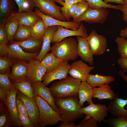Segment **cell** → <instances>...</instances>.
<instances>
[{"instance_id":"1","label":"cell","mask_w":127,"mask_h":127,"mask_svg":"<svg viewBox=\"0 0 127 127\" xmlns=\"http://www.w3.org/2000/svg\"><path fill=\"white\" fill-rule=\"evenodd\" d=\"M78 96L67 98L55 99V104L61 113L63 122H73L82 118L84 114L81 111L82 107L79 103Z\"/></svg>"},{"instance_id":"2","label":"cell","mask_w":127,"mask_h":127,"mask_svg":"<svg viewBox=\"0 0 127 127\" xmlns=\"http://www.w3.org/2000/svg\"><path fill=\"white\" fill-rule=\"evenodd\" d=\"M81 82L80 79L70 75L54 83L49 88L55 99L78 96Z\"/></svg>"},{"instance_id":"3","label":"cell","mask_w":127,"mask_h":127,"mask_svg":"<svg viewBox=\"0 0 127 127\" xmlns=\"http://www.w3.org/2000/svg\"><path fill=\"white\" fill-rule=\"evenodd\" d=\"M77 40L70 37L60 42L54 43L51 50L56 56L64 62L73 61L77 58Z\"/></svg>"},{"instance_id":"4","label":"cell","mask_w":127,"mask_h":127,"mask_svg":"<svg viewBox=\"0 0 127 127\" xmlns=\"http://www.w3.org/2000/svg\"><path fill=\"white\" fill-rule=\"evenodd\" d=\"M39 109V127L56 125L60 121H63L61 115L55 111L44 100L38 96H34Z\"/></svg>"},{"instance_id":"5","label":"cell","mask_w":127,"mask_h":127,"mask_svg":"<svg viewBox=\"0 0 127 127\" xmlns=\"http://www.w3.org/2000/svg\"><path fill=\"white\" fill-rule=\"evenodd\" d=\"M109 13L107 8L102 7L93 8H89L82 15L77 18L75 22L84 21L88 24H102L107 20Z\"/></svg>"},{"instance_id":"6","label":"cell","mask_w":127,"mask_h":127,"mask_svg":"<svg viewBox=\"0 0 127 127\" xmlns=\"http://www.w3.org/2000/svg\"><path fill=\"white\" fill-rule=\"evenodd\" d=\"M35 7L43 14L56 19L67 20L60 11L61 7L56 5L53 0H33Z\"/></svg>"},{"instance_id":"7","label":"cell","mask_w":127,"mask_h":127,"mask_svg":"<svg viewBox=\"0 0 127 127\" xmlns=\"http://www.w3.org/2000/svg\"><path fill=\"white\" fill-rule=\"evenodd\" d=\"M8 77L12 82L18 83L28 80V62L15 59L11 66Z\"/></svg>"},{"instance_id":"8","label":"cell","mask_w":127,"mask_h":127,"mask_svg":"<svg viewBox=\"0 0 127 127\" xmlns=\"http://www.w3.org/2000/svg\"><path fill=\"white\" fill-rule=\"evenodd\" d=\"M86 38L93 55L100 56L105 52L107 41L104 36L98 34L93 29Z\"/></svg>"},{"instance_id":"9","label":"cell","mask_w":127,"mask_h":127,"mask_svg":"<svg viewBox=\"0 0 127 127\" xmlns=\"http://www.w3.org/2000/svg\"><path fill=\"white\" fill-rule=\"evenodd\" d=\"M87 31V28L82 22L80 23L79 29L76 30H69L62 26H58L53 34L51 43L58 42L66 38L72 36H79L86 38L88 35Z\"/></svg>"},{"instance_id":"10","label":"cell","mask_w":127,"mask_h":127,"mask_svg":"<svg viewBox=\"0 0 127 127\" xmlns=\"http://www.w3.org/2000/svg\"><path fill=\"white\" fill-rule=\"evenodd\" d=\"M18 91L13 86L10 90L7 91L8 97L5 105L9 111L12 127H23L19 117L16 106V99Z\"/></svg>"},{"instance_id":"11","label":"cell","mask_w":127,"mask_h":127,"mask_svg":"<svg viewBox=\"0 0 127 127\" xmlns=\"http://www.w3.org/2000/svg\"><path fill=\"white\" fill-rule=\"evenodd\" d=\"M81 112L84 114L88 115L99 123L105 120L108 114V108L104 104H95L92 101L88 106L82 107Z\"/></svg>"},{"instance_id":"12","label":"cell","mask_w":127,"mask_h":127,"mask_svg":"<svg viewBox=\"0 0 127 127\" xmlns=\"http://www.w3.org/2000/svg\"><path fill=\"white\" fill-rule=\"evenodd\" d=\"M34 96H38L46 102L59 115L61 113L56 106L55 99L52 94L49 88L44 85L41 82L32 84Z\"/></svg>"},{"instance_id":"13","label":"cell","mask_w":127,"mask_h":127,"mask_svg":"<svg viewBox=\"0 0 127 127\" xmlns=\"http://www.w3.org/2000/svg\"><path fill=\"white\" fill-rule=\"evenodd\" d=\"M39 16L43 20L46 29L51 26H60L67 29L76 30L80 27V23L72 21H64L54 18L42 13L36 7L34 12Z\"/></svg>"},{"instance_id":"14","label":"cell","mask_w":127,"mask_h":127,"mask_svg":"<svg viewBox=\"0 0 127 127\" xmlns=\"http://www.w3.org/2000/svg\"><path fill=\"white\" fill-rule=\"evenodd\" d=\"M94 68L89 66L81 60L75 61L71 65L68 73L72 77L85 81L89 74L90 72Z\"/></svg>"},{"instance_id":"15","label":"cell","mask_w":127,"mask_h":127,"mask_svg":"<svg viewBox=\"0 0 127 127\" xmlns=\"http://www.w3.org/2000/svg\"><path fill=\"white\" fill-rule=\"evenodd\" d=\"M17 95L24 102L29 117L34 123L35 127H39L38 121L40 113L35 99L28 97L19 91Z\"/></svg>"},{"instance_id":"16","label":"cell","mask_w":127,"mask_h":127,"mask_svg":"<svg viewBox=\"0 0 127 127\" xmlns=\"http://www.w3.org/2000/svg\"><path fill=\"white\" fill-rule=\"evenodd\" d=\"M29 70L28 80L32 84L41 82L42 77L46 72V68L40 62L36 59L28 61Z\"/></svg>"},{"instance_id":"17","label":"cell","mask_w":127,"mask_h":127,"mask_svg":"<svg viewBox=\"0 0 127 127\" xmlns=\"http://www.w3.org/2000/svg\"><path fill=\"white\" fill-rule=\"evenodd\" d=\"M68 61L63 62L61 65L53 71L45 73L43 76L42 80L43 84L47 86L52 81L57 79L61 80L67 76L70 68V65Z\"/></svg>"},{"instance_id":"18","label":"cell","mask_w":127,"mask_h":127,"mask_svg":"<svg viewBox=\"0 0 127 127\" xmlns=\"http://www.w3.org/2000/svg\"><path fill=\"white\" fill-rule=\"evenodd\" d=\"M78 42L77 53L83 61L92 65L93 63V55L86 38L77 36Z\"/></svg>"},{"instance_id":"19","label":"cell","mask_w":127,"mask_h":127,"mask_svg":"<svg viewBox=\"0 0 127 127\" xmlns=\"http://www.w3.org/2000/svg\"><path fill=\"white\" fill-rule=\"evenodd\" d=\"M127 104V99L119 98L117 94L114 99L108 104L107 107L108 112L115 117H127V110L124 108Z\"/></svg>"},{"instance_id":"20","label":"cell","mask_w":127,"mask_h":127,"mask_svg":"<svg viewBox=\"0 0 127 127\" xmlns=\"http://www.w3.org/2000/svg\"><path fill=\"white\" fill-rule=\"evenodd\" d=\"M58 26H53L47 28L43 37V43L40 51L36 59L41 62L51 50L50 43L53 34L57 30Z\"/></svg>"},{"instance_id":"21","label":"cell","mask_w":127,"mask_h":127,"mask_svg":"<svg viewBox=\"0 0 127 127\" xmlns=\"http://www.w3.org/2000/svg\"><path fill=\"white\" fill-rule=\"evenodd\" d=\"M9 48L8 56L13 58L28 62L35 59L40 51L35 53H29L24 52L19 45L9 42L8 45Z\"/></svg>"},{"instance_id":"22","label":"cell","mask_w":127,"mask_h":127,"mask_svg":"<svg viewBox=\"0 0 127 127\" xmlns=\"http://www.w3.org/2000/svg\"><path fill=\"white\" fill-rule=\"evenodd\" d=\"M10 43L19 45L25 52L29 53H35L40 51L43 41L31 36L27 40L19 41H13Z\"/></svg>"},{"instance_id":"23","label":"cell","mask_w":127,"mask_h":127,"mask_svg":"<svg viewBox=\"0 0 127 127\" xmlns=\"http://www.w3.org/2000/svg\"><path fill=\"white\" fill-rule=\"evenodd\" d=\"M93 88L86 81L81 83L78 91L79 103L81 107H83L84 103L86 101L89 104L92 101V98Z\"/></svg>"},{"instance_id":"24","label":"cell","mask_w":127,"mask_h":127,"mask_svg":"<svg viewBox=\"0 0 127 127\" xmlns=\"http://www.w3.org/2000/svg\"><path fill=\"white\" fill-rule=\"evenodd\" d=\"M13 14L18 20L19 25H24L31 26L41 18L34 12L32 11L16 12L13 11Z\"/></svg>"},{"instance_id":"25","label":"cell","mask_w":127,"mask_h":127,"mask_svg":"<svg viewBox=\"0 0 127 127\" xmlns=\"http://www.w3.org/2000/svg\"><path fill=\"white\" fill-rule=\"evenodd\" d=\"M13 12L6 19L3 23L1 24L4 25L9 42L14 41L15 35L19 25L18 20L14 15Z\"/></svg>"},{"instance_id":"26","label":"cell","mask_w":127,"mask_h":127,"mask_svg":"<svg viewBox=\"0 0 127 127\" xmlns=\"http://www.w3.org/2000/svg\"><path fill=\"white\" fill-rule=\"evenodd\" d=\"M116 95L108 84H105L98 87L93 88L92 98H96L99 100L108 99L113 100Z\"/></svg>"},{"instance_id":"27","label":"cell","mask_w":127,"mask_h":127,"mask_svg":"<svg viewBox=\"0 0 127 127\" xmlns=\"http://www.w3.org/2000/svg\"><path fill=\"white\" fill-rule=\"evenodd\" d=\"M63 62L52 52L48 53L40 62L42 65L46 69V73L53 71L59 67Z\"/></svg>"},{"instance_id":"28","label":"cell","mask_w":127,"mask_h":127,"mask_svg":"<svg viewBox=\"0 0 127 127\" xmlns=\"http://www.w3.org/2000/svg\"><path fill=\"white\" fill-rule=\"evenodd\" d=\"M115 80L114 78L111 75L106 76L89 74L86 81L93 88L101 87L105 84H110Z\"/></svg>"},{"instance_id":"29","label":"cell","mask_w":127,"mask_h":127,"mask_svg":"<svg viewBox=\"0 0 127 127\" xmlns=\"http://www.w3.org/2000/svg\"><path fill=\"white\" fill-rule=\"evenodd\" d=\"M16 4L15 0H0V24L3 23L13 11Z\"/></svg>"},{"instance_id":"30","label":"cell","mask_w":127,"mask_h":127,"mask_svg":"<svg viewBox=\"0 0 127 127\" xmlns=\"http://www.w3.org/2000/svg\"><path fill=\"white\" fill-rule=\"evenodd\" d=\"M30 27L32 36L43 41L46 29L42 19L37 20Z\"/></svg>"},{"instance_id":"31","label":"cell","mask_w":127,"mask_h":127,"mask_svg":"<svg viewBox=\"0 0 127 127\" xmlns=\"http://www.w3.org/2000/svg\"><path fill=\"white\" fill-rule=\"evenodd\" d=\"M12 83L18 91L28 97L34 98L32 84L29 81Z\"/></svg>"},{"instance_id":"32","label":"cell","mask_w":127,"mask_h":127,"mask_svg":"<svg viewBox=\"0 0 127 127\" xmlns=\"http://www.w3.org/2000/svg\"><path fill=\"white\" fill-rule=\"evenodd\" d=\"M31 36L30 26L19 25L15 35L14 40L16 41H22L28 39Z\"/></svg>"},{"instance_id":"33","label":"cell","mask_w":127,"mask_h":127,"mask_svg":"<svg viewBox=\"0 0 127 127\" xmlns=\"http://www.w3.org/2000/svg\"><path fill=\"white\" fill-rule=\"evenodd\" d=\"M12 127L10 114L7 107L4 104L0 103V127Z\"/></svg>"},{"instance_id":"34","label":"cell","mask_w":127,"mask_h":127,"mask_svg":"<svg viewBox=\"0 0 127 127\" xmlns=\"http://www.w3.org/2000/svg\"><path fill=\"white\" fill-rule=\"evenodd\" d=\"M15 59L9 56L0 57V72L8 73L11 72L10 67Z\"/></svg>"},{"instance_id":"35","label":"cell","mask_w":127,"mask_h":127,"mask_svg":"<svg viewBox=\"0 0 127 127\" xmlns=\"http://www.w3.org/2000/svg\"><path fill=\"white\" fill-rule=\"evenodd\" d=\"M115 42L120 57L127 58V39L125 38L119 37L116 38Z\"/></svg>"},{"instance_id":"36","label":"cell","mask_w":127,"mask_h":127,"mask_svg":"<svg viewBox=\"0 0 127 127\" xmlns=\"http://www.w3.org/2000/svg\"><path fill=\"white\" fill-rule=\"evenodd\" d=\"M15 0L18 7V12L31 11L35 7L33 0Z\"/></svg>"},{"instance_id":"37","label":"cell","mask_w":127,"mask_h":127,"mask_svg":"<svg viewBox=\"0 0 127 127\" xmlns=\"http://www.w3.org/2000/svg\"><path fill=\"white\" fill-rule=\"evenodd\" d=\"M114 127H127V116H120L104 121Z\"/></svg>"},{"instance_id":"38","label":"cell","mask_w":127,"mask_h":127,"mask_svg":"<svg viewBox=\"0 0 127 127\" xmlns=\"http://www.w3.org/2000/svg\"><path fill=\"white\" fill-rule=\"evenodd\" d=\"M89 8L88 3L85 0L78 3L73 17V21L75 22L76 19L83 14Z\"/></svg>"},{"instance_id":"39","label":"cell","mask_w":127,"mask_h":127,"mask_svg":"<svg viewBox=\"0 0 127 127\" xmlns=\"http://www.w3.org/2000/svg\"><path fill=\"white\" fill-rule=\"evenodd\" d=\"M88 3L90 8H96L102 7L110 8L117 10L116 5L106 4L103 0H84Z\"/></svg>"},{"instance_id":"40","label":"cell","mask_w":127,"mask_h":127,"mask_svg":"<svg viewBox=\"0 0 127 127\" xmlns=\"http://www.w3.org/2000/svg\"><path fill=\"white\" fill-rule=\"evenodd\" d=\"M8 74H0V88L7 91L10 90L13 87L12 82L10 80Z\"/></svg>"},{"instance_id":"41","label":"cell","mask_w":127,"mask_h":127,"mask_svg":"<svg viewBox=\"0 0 127 127\" xmlns=\"http://www.w3.org/2000/svg\"><path fill=\"white\" fill-rule=\"evenodd\" d=\"M97 122L90 116L86 115L84 118L76 125V127H97Z\"/></svg>"},{"instance_id":"42","label":"cell","mask_w":127,"mask_h":127,"mask_svg":"<svg viewBox=\"0 0 127 127\" xmlns=\"http://www.w3.org/2000/svg\"><path fill=\"white\" fill-rule=\"evenodd\" d=\"M78 3H75L71 5L70 8L68 9L64 7H61V11L67 21H70V19L73 17Z\"/></svg>"},{"instance_id":"43","label":"cell","mask_w":127,"mask_h":127,"mask_svg":"<svg viewBox=\"0 0 127 127\" xmlns=\"http://www.w3.org/2000/svg\"><path fill=\"white\" fill-rule=\"evenodd\" d=\"M16 103L18 114L25 115L29 117L25 105L22 100L16 95Z\"/></svg>"},{"instance_id":"44","label":"cell","mask_w":127,"mask_h":127,"mask_svg":"<svg viewBox=\"0 0 127 127\" xmlns=\"http://www.w3.org/2000/svg\"><path fill=\"white\" fill-rule=\"evenodd\" d=\"M18 116L23 127H35L34 123L28 116L24 114H18Z\"/></svg>"},{"instance_id":"45","label":"cell","mask_w":127,"mask_h":127,"mask_svg":"<svg viewBox=\"0 0 127 127\" xmlns=\"http://www.w3.org/2000/svg\"><path fill=\"white\" fill-rule=\"evenodd\" d=\"M9 42L7 34L4 25H0V44H7Z\"/></svg>"},{"instance_id":"46","label":"cell","mask_w":127,"mask_h":127,"mask_svg":"<svg viewBox=\"0 0 127 127\" xmlns=\"http://www.w3.org/2000/svg\"><path fill=\"white\" fill-rule=\"evenodd\" d=\"M117 63L122 70L127 73V58L120 57L117 60Z\"/></svg>"},{"instance_id":"47","label":"cell","mask_w":127,"mask_h":127,"mask_svg":"<svg viewBox=\"0 0 127 127\" xmlns=\"http://www.w3.org/2000/svg\"><path fill=\"white\" fill-rule=\"evenodd\" d=\"M117 10H119L123 12V20L127 24V5L122 4L116 5Z\"/></svg>"},{"instance_id":"48","label":"cell","mask_w":127,"mask_h":127,"mask_svg":"<svg viewBox=\"0 0 127 127\" xmlns=\"http://www.w3.org/2000/svg\"><path fill=\"white\" fill-rule=\"evenodd\" d=\"M9 48L8 45L0 44V57L8 56Z\"/></svg>"},{"instance_id":"49","label":"cell","mask_w":127,"mask_h":127,"mask_svg":"<svg viewBox=\"0 0 127 127\" xmlns=\"http://www.w3.org/2000/svg\"><path fill=\"white\" fill-rule=\"evenodd\" d=\"M7 97V91L3 88H0V102L5 105Z\"/></svg>"},{"instance_id":"50","label":"cell","mask_w":127,"mask_h":127,"mask_svg":"<svg viewBox=\"0 0 127 127\" xmlns=\"http://www.w3.org/2000/svg\"><path fill=\"white\" fill-rule=\"evenodd\" d=\"M75 125V123L72 122L68 123L62 121L60 125L58 127H76Z\"/></svg>"},{"instance_id":"51","label":"cell","mask_w":127,"mask_h":127,"mask_svg":"<svg viewBox=\"0 0 127 127\" xmlns=\"http://www.w3.org/2000/svg\"><path fill=\"white\" fill-rule=\"evenodd\" d=\"M103 2L106 3L112 2L119 4H124L123 0H103Z\"/></svg>"},{"instance_id":"52","label":"cell","mask_w":127,"mask_h":127,"mask_svg":"<svg viewBox=\"0 0 127 127\" xmlns=\"http://www.w3.org/2000/svg\"><path fill=\"white\" fill-rule=\"evenodd\" d=\"M84 0H64V2L67 4L71 5L74 4L78 3Z\"/></svg>"},{"instance_id":"53","label":"cell","mask_w":127,"mask_h":127,"mask_svg":"<svg viewBox=\"0 0 127 127\" xmlns=\"http://www.w3.org/2000/svg\"><path fill=\"white\" fill-rule=\"evenodd\" d=\"M119 34L121 37L126 38L127 37V27L124 29L121 30Z\"/></svg>"},{"instance_id":"54","label":"cell","mask_w":127,"mask_h":127,"mask_svg":"<svg viewBox=\"0 0 127 127\" xmlns=\"http://www.w3.org/2000/svg\"><path fill=\"white\" fill-rule=\"evenodd\" d=\"M55 2H56L62 5L63 7L67 8H69L71 5H69L66 4L62 0H53Z\"/></svg>"},{"instance_id":"55","label":"cell","mask_w":127,"mask_h":127,"mask_svg":"<svg viewBox=\"0 0 127 127\" xmlns=\"http://www.w3.org/2000/svg\"><path fill=\"white\" fill-rule=\"evenodd\" d=\"M119 75L127 83V75L124 74V72L122 70H120L119 72Z\"/></svg>"},{"instance_id":"56","label":"cell","mask_w":127,"mask_h":127,"mask_svg":"<svg viewBox=\"0 0 127 127\" xmlns=\"http://www.w3.org/2000/svg\"><path fill=\"white\" fill-rule=\"evenodd\" d=\"M124 4L127 5V0H123Z\"/></svg>"},{"instance_id":"57","label":"cell","mask_w":127,"mask_h":127,"mask_svg":"<svg viewBox=\"0 0 127 127\" xmlns=\"http://www.w3.org/2000/svg\"><path fill=\"white\" fill-rule=\"evenodd\" d=\"M62 0L63 1H64V0Z\"/></svg>"}]
</instances>
